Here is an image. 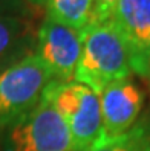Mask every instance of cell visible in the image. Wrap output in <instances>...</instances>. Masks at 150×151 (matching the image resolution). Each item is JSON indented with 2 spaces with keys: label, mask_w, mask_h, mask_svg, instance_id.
Listing matches in <instances>:
<instances>
[{
  "label": "cell",
  "mask_w": 150,
  "mask_h": 151,
  "mask_svg": "<svg viewBox=\"0 0 150 151\" xmlns=\"http://www.w3.org/2000/svg\"><path fill=\"white\" fill-rule=\"evenodd\" d=\"M132 72L129 46L112 19L91 23L84 29L83 52L74 81L91 87L100 95L104 87L129 78Z\"/></svg>",
  "instance_id": "cell-1"
},
{
  "label": "cell",
  "mask_w": 150,
  "mask_h": 151,
  "mask_svg": "<svg viewBox=\"0 0 150 151\" xmlns=\"http://www.w3.org/2000/svg\"><path fill=\"white\" fill-rule=\"evenodd\" d=\"M70 133V151H91L103 139L100 96L77 81L54 79L45 90Z\"/></svg>",
  "instance_id": "cell-2"
},
{
  "label": "cell",
  "mask_w": 150,
  "mask_h": 151,
  "mask_svg": "<svg viewBox=\"0 0 150 151\" xmlns=\"http://www.w3.org/2000/svg\"><path fill=\"white\" fill-rule=\"evenodd\" d=\"M54 79L35 54L0 72V127H9L34 109Z\"/></svg>",
  "instance_id": "cell-3"
},
{
  "label": "cell",
  "mask_w": 150,
  "mask_h": 151,
  "mask_svg": "<svg viewBox=\"0 0 150 151\" xmlns=\"http://www.w3.org/2000/svg\"><path fill=\"white\" fill-rule=\"evenodd\" d=\"M9 127L8 151H70L69 128L45 93Z\"/></svg>",
  "instance_id": "cell-4"
},
{
  "label": "cell",
  "mask_w": 150,
  "mask_h": 151,
  "mask_svg": "<svg viewBox=\"0 0 150 151\" xmlns=\"http://www.w3.org/2000/svg\"><path fill=\"white\" fill-rule=\"evenodd\" d=\"M84 31H77L46 19L37 31L35 55L57 81H74L83 52Z\"/></svg>",
  "instance_id": "cell-5"
},
{
  "label": "cell",
  "mask_w": 150,
  "mask_h": 151,
  "mask_svg": "<svg viewBox=\"0 0 150 151\" xmlns=\"http://www.w3.org/2000/svg\"><path fill=\"white\" fill-rule=\"evenodd\" d=\"M112 22L129 46L133 72L149 76L150 0H118Z\"/></svg>",
  "instance_id": "cell-6"
},
{
  "label": "cell",
  "mask_w": 150,
  "mask_h": 151,
  "mask_svg": "<svg viewBox=\"0 0 150 151\" xmlns=\"http://www.w3.org/2000/svg\"><path fill=\"white\" fill-rule=\"evenodd\" d=\"M100 96L103 139L118 137L135 127L143 109V93L129 78L118 79L103 88Z\"/></svg>",
  "instance_id": "cell-7"
},
{
  "label": "cell",
  "mask_w": 150,
  "mask_h": 151,
  "mask_svg": "<svg viewBox=\"0 0 150 151\" xmlns=\"http://www.w3.org/2000/svg\"><path fill=\"white\" fill-rule=\"evenodd\" d=\"M37 31L26 17L0 15V72L32 55Z\"/></svg>",
  "instance_id": "cell-8"
},
{
  "label": "cell",
  "mask_w": 150,
  "mask_h": 151,
  "mask_svg": "<svg viewBox=\"0 0 150 151\" xmlns=\"http://www.w3.org/2000/svg\"><path fill=\"white\" fill-rule=\"evenodd\" d=\"M48 19L77 31H84L92 22L93 0H48Z\"/></svg>",
  "instance_id": "cell-9"
},
{
  "label": "cell",
  "mask_w": 150,
  "mask_h": 151,
  "mask_svg": "<svg viewBox=\"0 0 150 151\" xmlns=\"http://www.w3.org/2000/svg\"><path fill=\"white\" fill-rule=\"evenodd\" d=\"M91 151H150V133L135 125L118 137L101 139Z\"/></svg>",
  "instance_id": "cell-10"
},
{
  "label": "cell",
  "mask_w": 150,
  "mask_h": 151,
  "mask_svg": "<svg viewBox=\"0 0 150 151\" xmlns=\"http://www.w3.org/2000/svg\"><path fill=\"white\" fill-rule=\"evenodd\" d=\"M35 8L26 0H0V15H15L29 19Z\"/></svg>",
  "instance_id": "cell-11"
},
{
  "label": "cell",
  "mask_w": 150,
  "mask_h": 151,
  "mask_svg": "<svg viewBox=\"0 0 150 151\" xmlns=\"http://www.w3.org/2000/svg\"><path fill=\"white\" fill-rule=\"evenodd\" d=\"M118 0H93V11L91 23L107 22L113 17Z\"/></svg>",
  "instance_id": "cell-12"
},
{
  "label": "cell",
  "mask_w": 150,
  "mask_h": 151,
  "mask_svg": "<svg viewBox=\"0 0 150 151\" xmlns=\"http://www.w3.org/2000/svg\"><path fill=\"white\" fill-rule=\"evenodd\" d=\"M26 2H28V3L31 5V6H34L35 9H37V8H41V6H45L48 0H26Z\"/></svg>",
  "instance_id": "cell-13"
},
{
  "label": "cell",
  "mask_w": 150,
  "mask_h": 151,
  "mask_svg": "<svg viewBox=\"0 0 150 151\" xmlns=\"http://www.w3.org/2000/svg\"><path fill=\"white\" fill-rule=\"evenodd\" d=\"M149 78H150V66H149Z\"/></svg>",
  "instance_id": "cell-14"
}]
</instances>
